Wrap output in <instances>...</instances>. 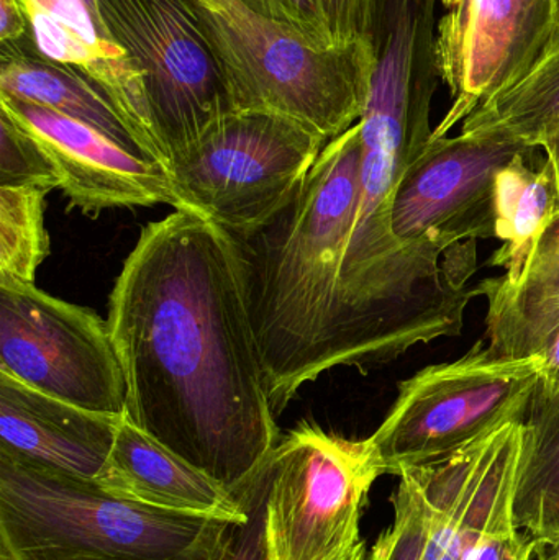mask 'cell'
<instances>
[{
    "mask_svg": "<svg viewBox=\"0 0 559 560\" xmlns=\"http://www.w3.org/2000/svg\"><path fill=\"white\" fill-rule=\"evenodd\" d=\"M368 558H370V552H368L366 542L361 541L347 560H368Z\"/></svg>",
    "mask_w": 559,
    "mask_h": 560,
    "instance_id": "cell-33",
    "label": "cell"
},
{
    "mask_svg": "<svg viewBox=\"0 0 559 560\" xmlns=\"http://www.w3.org/2000/svg\"><path fill=\"white\" fill-rule=\"evenodd\" d=\"M79 2H81L82 5H84L85 9L89 10V12H91V15L94 16L95 20H97L98 25H101V28L104 30L105 36H107V32H105L104 28V23H102L101 20V13H98L97 0H79Z\"/></svg>",
    "mask_w": 559,
    "mask_h": 560,
    "instance_id": "cell-32",
    "label": "cell"
},
{
    "mask_svg": "<svg viewBox=\"0 0 559 560\" xmlns=\"http://www.w3.org/2000/svg\"><path fill=\"white\" fill-rule=\"evenodd\" d=\"M58 173L39 144L0 110V187L59 189Z\"/></svg>",
    "mask_w": 559,
    "mask_h": 560,
    "instance_id": "cell-23",
    "label": "cell"
},
{
    "mask_svg": "<svg viewBox=\"0 0 559 560\" xmlns=\"http://www.w3.org/2000/svg\"><path fill=\"white\" fill-rule=\"evenodd\" d=\"M541 150L547 153V161L550 163L551 173H554L555 186H557L559 212V131L555 137H551L544 147H541Z\"/></svg>",
    "mask_w": 559,
    "mask_h": 560,
    "instance_id": "cell-31",
    "label": "cell"
},
{
    "mask_svg": "<svg viewBox=\"0 0 559 560\" xmlns=\"http://www.w3.org/2000/svg\"><path fill=\"white\" fill-rule=\"evenodd\" d=\"M478 292L488 302V348L508 358L540 354L559 329V212L535 240L521 278L488 279Z\"/></svg>",
    "mask_w": 559,
    "mask_h": 560,
    "instance_id": "cell-17",
    "label": "cell"
},
{
    "mask_svg": "<svg viewBox=\"0 0 559 560\" xmlns=\"http://www.w3.org/2000/svg\"><path fill=\"white\" fill-rule=\"evenodd\" d=\"M269 560H347L360 545V518L383 476L370 440H347L299 423L265 459Z\"/></svg>",
    "mask_w": 559,
    "mask_h": 560,
    "instance_id": "cell-7",
    "label": "cell"
},
{
    "mask_svg": "<svg viewBox=\"0 0 559 560\" xmlns=\"http://www.w3.org/2000/svg\"><path fill=\"white\" fill-rule=\"evenodd\" d=\"M39 187H0V278L35 283L49 256L45 199Z\"/></svg>",
    "mask_w": 559,
    "mask_h": 560,
    "instance_id": "cell-21",
    "label": "cell"
},
{
    "mask_svg": "<svg viewBox=\"0 0 559 560\" xmlns=\"http://www.w3.org/2000/svg\"><path fill=\"white\" fill-rule=\"evenodd\" d=\"M532 151L494 135L430 138L397 187L394 232L442 246L496 238L499 174Z\"/></svg>",
    "mask_w": 559,
    "mask_h": 560,
    "instance_id": "cell-10",
    "label": "cell"
},
{
    "mask_svg": "<svg viewBox=\"0 0 559 560\" xmlns=\"http://www.w3.org/2000/svg\"><path fill=\"white\" fill-rule=\"evenodd\" d=\"M222 66L236 112L284 115L330 143L360 121L374 58L370 38L322 49L245 0H187Z\"/></svg>",
    "mask_w": 559,
    "mask_h": 560,
    "instance_id": "cell-4",
    "label": "cell"
},
{
    "mask_svg": "<svg viewBox=\"0 0 559 560\" xmlns=\"http://www.w3.org/2000/svg\"><path fill=\"white\" fill-rule=\"evenodd\" d=\"M125 418L236 492L281 440L235 236L193 210L141 230L108 299Z\"/></svg>",
    "mask_w": 559,
    "mask_h": 560,
    "instance_id": "cell-1",
    "label": "cell"
},
{
    "mask_svg": "<svg viewBox=\"0 0 559 560\" xmlns=\"http://www.w3.org/2000/svg\"><path fill=\"white\" fill-rule=\"evenodd\" d=\"M95 482L115 495L166 512L242 522L248 480L226 489L124 417L107 466Z\"/></svg>",
    "mask_w": 559,
    "mask_h": 560,
    "instance_id": "cell-15",
    "label": "cell"
},
{
    "mask_svg": "<svg viewBox=\"0 0 559 560\" xmlns=\"http://www.w3.org/2000/svg\"><path fill=\"white\" fill-rule=\"evenodd\" d=\"M335 46L368 39L373 0H321Z\"/></svg>",
    "mask_w": 559,
    "mask_h": 560,
    "instance_id": "cell-26",
    "label": "cell"
},
{
    "mask_svg": "<svg viewBox=\"0 0 559 560\" xmlns=\"http://www.w3.org/2000/svg\"><path fill=\"white\" fill-rule=\"evenodd\" d=\"M20 43H2L0 94L82 121L135 156L164 166L161 154L138 133L101 85L79 69L51 61L38 49L28 51Z\"/></svg>",
    "mask_w": 559,
    "mask_h": 560,
    "instance_id": "cell-16",
    "label": "cell"
},
{
    "mask_svg": "<svg viewBox=\"0 0 559 560\" xmlns=\"http://www.w3.org/2000/svg\"><path fill=\"white\" fill-rule=\"evenodd\" d=\"M361 163L360 121L327 143L275 220L236 238L249 308L276 417L301 387L335 368H353L341 265L353 223Z\"/></svg>",
    "mask_w": 559,
    "mask_h": 560,
    "instance_id": "cell-2",
    "label": "cell"
},
{
    "mask_svg": "<svg viewBox=\"0 0 559 560\" xmlns=\"http://www.w3.org/2000/svg\"><path fill=\"white\" fill-rule=\"evenodd\" d=\"M394 493V523L370 551L368 560H422L429 538L432 506L414 470L400 474Z\"/></svg>",
    "mask_w": 559,
    "mask_h": 560,
    "instance_id": "cell-22",
    "label": "cell"
},
{
    "mask_svg": "<svg viewBox=\"0 0 559 560\" xmlns=\"http://www.w3.org/2000/svg\"><path fill=\"white\" fill-rule=\"evenodd\" d=\"M559 131V46L531 72L482 102L462 133L494 135L525 147H544Z\"/></svg>",
    "mask_w": 559,
    "mask_h": 560,
    "instance_id": "cell-20",
    "label": "cell"
},
{
    "mask_svg": "<svg viewBox=\"0 0 559 560\" xmlns=\"http://www.w3.org/2000/svg\"><path fill=\"white\" fill-rule=\"evenodd\" d=\"M0 372L95 413L125 417L127 385L107 319L0 278Z\"/></svg>",
    "mask_w": 559,
    "mask_h": 560,
    "instance_id": "cell-9",
    "label": "cell"
},
{
    "mask_svg": "<svg viewBox=\"0 0 559 560\" xmlns=\"http://www.w3.org/2000/svg\"><path fill=\"white\" fill-rule=\"evenodd\" d=\"M512 516L541 551L559 549V392L540 384L522 415Z\"/></svg>",
    "mask_w": 559,
    "mask_h": 560,
    "instance_id": "cell-18",
    "label": "cell"
},
{
    "mask_svg": "<svg viewBox=\"0 0 559 560\" xmlns=\"http://www.w3.org/2000/svg\"><path fill=\"white\" fill-rule=\"evenodd\" d=\"M327 143L284 115L233 112L167 163L173 207L253 235L288 207Z\"/></svg>",
    "mask_w": 559,
    "mask_h": 560,
    "instance_id": "cell-5",
    "label": "cell"
},
{
    "mask_svg": "<svg viewBox=\"0 0 559 560\" xmlns=\"http://www.w3.org/2000/svg\"><path fill=\"white\" fill-rule=\"evenodd\" d=\"M33 2L42 7L49 15L55 16L56 20H59L62 25L74 30L82 39H85L94 48L107 52L125 51L120 45L105 36L104 30L101 28L97 20L79 0H33Z\"/></svg>",
    "mask_w": 559,
    "mask_h": 560,
    "instance_id": "cell-28",
    "label": "cell"
},
{
    "mask_svg": "<svg viewBox=\"0 0 559 560\" xmlns=\"http://www.w3.org/2000/svg\"><path fill=\"white\" fill-rule=\"evenodd\" d=\"M235 523L154 509L107 492L95 480L46 472L0 454V555L219 560Z\"/></svg>",
    "mask_w": 559,
    "mask_h": 560,
    "instance_id": "cell-3",
    "label": "cell"
},
{
    "mask_svg": "<svg viewBox=\"0 0 559 560\" xmlns=\"http://www.w3.org/2000/svg\"><path fill=\"white\" fill-rule=\"evenodd\" d=\"M535 560H554V559H551V556H550V558H544V551H540V552H538L537 559H535Z\"/></svg>",
    "mask_w": 559,
    "mask_h": 560,
    "instance_id": "cell-37",
    "label": "cell"
},
{
    "mask_svg": "<svg viewBox=\"0 0 559 560\" xmlns=\"http://www.w3.org/2000/svg\"><path fill=\"white\" fill-rule=\"evenodd\" d=\"M559 46V0H558V32H557V38H555L554 48H551V51H554L555 48H558Z\"/></svg>",
    "mask_w": 559,
    "mask_h": 560,
    "instance_id": "cell-35",
    "label": "cell"
},
{
    "mask_svg": "<svg viewBox=\"0 0 559 560\" xmlns=\"http://www.w3.org/2000/svg\"><path fill=\"white\" fill-rule=\"evenodd\" d=\"M537 542L519 532L514 516L502 520L479 542L469 560H535Z\"/></svg>",
    "mask_w": 559,
    "mask_h": 560,
    "instance_id": "cell-27",
    "label": "cell"
},
{
    "mask_svg": "<svg viewBox=\"0 0 559 560\" xmlns=\"http://www.w3.org/2000/svg\"><path fill=\"white\" fill-rule=\"evenodd\" d=\"M253 10L298 30L312 45L322 49L335 46L322 10L321 0H245Z\"/></svg>",
    "mask_w": 559,
    "mask_h": 560,
    "instance_id": "cell-25",
    "label": "cell"
},
{
    "mask_svg": "<svg viewBox=\"0 0 559 560\" xmlns=\"http://www.w3.org/2000/svg\"><path fill=\"white\" fill-rule=\"evenodd\" d=\"M0 110L45 151L71 209L97 217L108 209L174 206L166 167L135 156L95 128L5 94Z\"/></svg>",
    "mask_w": 559,
    "mask_h": 560,
    "instance_id": "cell-12",
    "label": "cell"
},
{
    "mask_svg": "<svg viewBox=\"0 0 559 560\" xmlns=\"http://www.w3.org/2000/svg\"><path fill=\"white\" fill-rule=\"evenodd\" d=\"M540 355L544 368L538 384L547 390L559 392V329Z\"/></svg>",
    "mask_w": 559,
    "mask_h": 560,
    "instance_id": "cell-30",
    "label": "cell"
},
{
    "mask_svg": "<svg viewBox=\"0 0 559 560\" xmlns=\"http://www.w3.org/2000/svg\"><path fill=\"white\" fill-rule=\"evenodd\" d=\"M532 153L517 158L501 171L496 197V240L502 246L491 259L502 268L504 282H515L524 272L528 255L541 230L558 212L557 186L547 160L532 164Z\"/></svg>",
    "mask_w": 559,
    "mask_h": 560,
    "instance_id": "cell-19",
    "label": "cell"
},
{
    "mask_svg": "<svg viewBox=\"0 0 559 560\" xmlns=\"http://www.w3.org/2000/svg\"><path fill=\"white\" fill-rule=\"evenodd\" d=\"M558 0H469L443 16L436 35L440 78L453 105L433 138L449 135L482 102L531 72L554 48Z\"/></svg>",
    "mask_w": 559,
    "mask_h": 560,
    "instance_id": "cell-11",
    "label": "cell"
},
{
    "mask_svg": "<svg viewBox=\"0 0 559 560\" xmlns=\"http://www.w3.org/2000/svg\"><path fill=\"white\" fill-rule=\"evenodd\" d=\"M124 417L66 404L0 372V454L26 466L95 480Z\"/></svg>",
    "mask_w": 559,
    "mask_h": 560,
    "instance_id": "cell-14",
    "label": "cell"
},
{
    "mask_svg": "<svg viewBox=\"0 0 559 560\" xmlns=\"http://www.w3.org/2000/svg\"><path fill=\"white\" fill-rule=\"evenodd\" d=\"M28 28V16L20 0H0V42H23Z\"/></svg>",
    "mask_w": 559,
    "mask_h": 560,
    "instance_id": "cell-29",
    "label": "cell"
},
{
    "mask_svg": "<svg viewBox=\"0 0 559 560\" xmlns=\"http://www.w3.org/2000/svg\"><path fill=\"white\" fill-rule=\"evenodd\" d=\"M266 495L268 469L263 463L255 476L248 480L246 518L233 526L232 535L219 560H269L265 536Z\"/></svg>",
    "mask_w": 559,
    "mask_h": 560,
    "instance_id": "cell-24",
    "label": "cell"
},
{
    "mask_svg": "<svg viewBox=\"0 0 559 560\" xmlns=\"http://www.w3.org/2000/svg\"><path fill=\"white\" fill-rule=\"evenodd\" d=\"M443 5L450 10H462L468 5L469 0H442Z\"/></svg>",
    "mask_w": 559,
    "mask_h": 560,
    "instance_id": "cell-34",
    "label": "cell"
},
{
    "mask_svg": "<svg viewBox=\"0 0 559 560\" xmlns=\"http://www.w3.org/2000/svg\"><path fill=\"white\" fill-rule=\"evenodd\" d=\"M551 559L559 560V549H557V552H555V555H551Z\"/></svg>",
    "mask_w": 559,
    "mask_h": 560,
    "instance_id": "cell-38",
    "label": "cell"
},
{
    "mask_svg": "<svg viewBox=\"0 0 559 560\" xmlns=\"http://www.w3.org/2000/svg\"><path fill=\"white\" fill-rule=\"evenodd\" d=\"M522 417L455 456L417 467L432 506L422 560H469L488 532L512 516Z\"/></svg>",
    "mask_w": 559,
    "mask_h": 560,
    "instance_id": "cell-13",
    "label": "cell"
},
{
    "mask_svg": "<svg viewBox=\"0 0 559 560\" xmlns=\"http://www.w3.org/2000/svg\"><path fill=\"white\" fill-rule=\"evenodd\" d=\"M541 368L540 354L508 358L481 341L400 382L389 413L368 438L383 476L442 463L522 417Z\"/></svg>",
    "mask_w": 559,
    "mask_h": 560,
    "instance_id": "cell-6",
    "label": "cell"
},
{
    "mask_svg": "<svg viewBox=\"0 0 559 560\" xmlns=\"http://www.w3.org/2000/svg\"><path fill=\"white\" fill-rule=\"evenodd\" d=\"M97 3L108 39L143 71L151 133L167 166L236 112L222 66L187 0Z\"/></svg>",
    "mask_w": 559,
    "mask_h": 560,
    "instance_id": "cell-8",
    "label": "cell"
},
{
    "mask_svg": "<svg viewBox=\"0 0 559 560\" xmlns=\"http://www.w3.org/2000/svg\"><path fill=\"white\" fill-rule=\"evenodd\" d=\"M0 560H28V559H19V558H12V556L0 555Z\"/></svg>",
    "mask_w": 559,
    "mask_h": 560,
    "instance_id": "cell-36",
    "label": "cell"
}]
</instances>
